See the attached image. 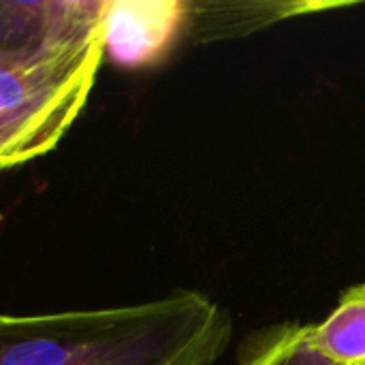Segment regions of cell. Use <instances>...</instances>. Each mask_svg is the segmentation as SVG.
Wrapping results in <instances>:
<instances>
[{
    "instance_id": "obj_2",
    "label": "cell",
    "mask_w": 365,
    "mask_h": 365,
    "mask_svg": "<svg viewBox=\"0 0 365 365\" xmlns=\"http://www.w3.org/2000/svg\"><path fill=\"white\" fill-rule=\"evenodd\" d=\"M105 32L81 41L0 45V169L51 152L83 111Z\"/></svg>"
},
{
    "instance_id": "obj_4",
    "label": "cell",
    "mask_w": 365,
    "mask_h": 365,
    "mask_svg": "<svg viewBox=\"0 0 365 365\" xmlns=\"http://www.w3.org/2000/svg\"><path fill=\"white\" fill-rule=\"evenodd\" d=\"M109 0L0 2V45H43L105 32Z\"/></svg>"
},
{
    "instance_id": "obj_1",
    "label": "cell",
    "mask_w": 365,
    "mask_h": 365,
    "mask_svg": "<svg viewBox=\"0 0 365 365\" xmlns=\"http://www.w3.org/2000/svg\"><path fill=\"white\" fill-rule=\"evenodd\" d=\"M231 334L229 312L197 291L120 308L0 314V365H214Z\"/></svg>"
},
{
    "instance_id": "obj_5",
    "label": "cell",
    "mask_w": 365,
    "mask_h": 365,
    "mask_svg": "<svg viewBox=\"0 0 365 365\" xmlns=\"http://www.w3.org/2000/svg\"><path fill=\"white\" fill-rule=\"evenodd\" d=\"M351 6V2L321 0H188L186 36L195 43H214L250 36L280 21Z\"/></svg>"
},
{
    "instance_id": "obj_7",
    "label": "cell",
    "mask_w": 365,
    "mask_h": 365,
    "mask_svg": "<svg viewBox=\"0 0 365 365\" xmlns=\"http://www.w3.org/2000/svg\"><path fill=\"white\" fill-rule=\"evenodd\" d=\"M237 365H329L310 349V325L282 323L255 331L240 349Z\"/></svg>"
},
{
    "instance_id": "obj_3",
    "label": "cell",
    "mask_w": 365,
    "mask_h": 365,
    "mask_svg": "<svg viewBox=\"0 0 365 365\" xmlns=\"http://www.w3.org/2000/svg\"><path fill=\"white\" fill-rule=\"evenodd\" d=\"M188 0H109L105 56L122 68L163 62L186 34Z\"/></svg>"
},
{
    "instance_id": "obj_6",
    "label": "cell",
    "mask_w": 365,
    "mask_h": 365,
    "mask_svg": "<svg viewBox=\"0 0 365 365\" xmlns=\"http://www.w3.org/2000/svg\"><path fill=\"white\" fill-rule=\"evenodd\" d=\"M310 349L329 365H365V282L344 291L323 323L310 325Z\"/></svg>"
}]
</instances>
